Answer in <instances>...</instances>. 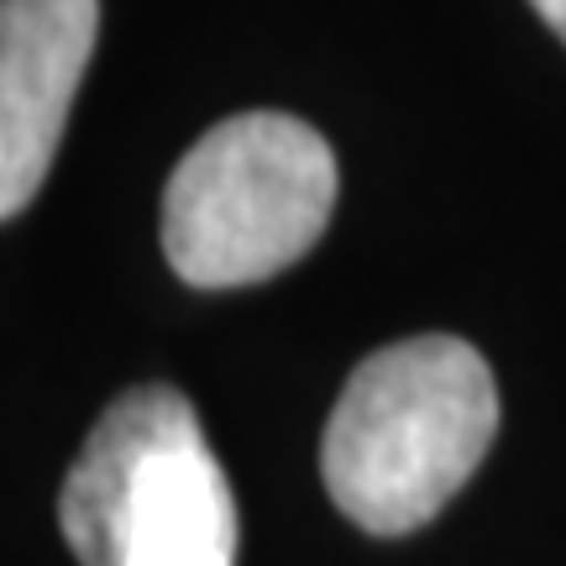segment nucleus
<instances>
[{
	"label": "nucleus",
	"instance_id": "f257e3e1",
	"mask_svg": "<svg viewBox=\"0 0 566 566\" xmlns=\"http://www.w3.org/2000/svg\"><path fill=\"white\" fill-rule=\"evenodd\" d=\"M499 436V388L462 336H409L352 367L325 420L331 504L378 541L424 530L483 467Z\"/></svg>",
	"mask_w": 566,
	"mask_h": 566
},
{
	"label": "nucleus",
	"instance_id": "f03ea898",
	"mask_svg": "<svg viewBox=\"0 0 566 566\" xmlns=\"http://www.w3.org/2000/svg\"><path fill=\"white\" fill-rule=\"evenodd\" d=\"M59 530L80 566H237V499L179 388L105 405L59 488Z\"/></svg>",
	"mask_w": 566,
	"mask_h": 566
},
{
	"label": "nucleus",
	"instance_id": "7ed1b4c3",
	"mask_svg": "<svg viewBox=\"0 0 566 566\" xmlns=\"http://www.w3.org/2000/svg\"><path fill=\"white\" fill-rule=\"evenodd\" d=\"M336 210V153L300 116L242 111L205 132L163 189V258L189 289L294 268Z\"/></svg>",
	"mask_w": 566,
	"mask_h": 566
},
{
	"label": "nucleus",
	"instance_id": "20e7f679",
	"mask_svg": "<svg viewBox=\"0 0 566 566\" xmlns=\"http://www.w3.org/2000/svg\"><path fill=\"white\" fill-rule=\"evenodd\" d=\"M101 38V0H0V216L38 200Z\"/></svg>",
	"mask_w": 566,
	"mask_h": 566
},
{
	"label": "nucleus",
	"instance_id": "39448f33",
	"mask_svg": "<svg viewBox=\"0 0 566 566\" xmlns=\"http://www.w3.org/2000/svg\"><path fill=\"white\" fill-rule=\"evenodd\" d=\"M530 6H535V11H541V21H546L551 32L566 42V0H530Z\"/></svg>",
	"mask_w": 566,
	"mask_h": 566
}]
</instances>
